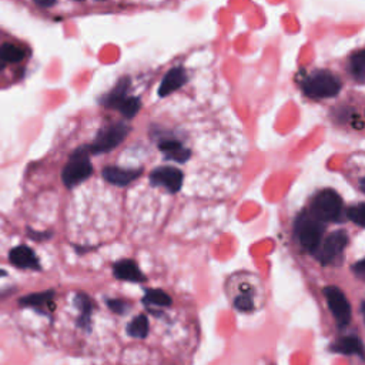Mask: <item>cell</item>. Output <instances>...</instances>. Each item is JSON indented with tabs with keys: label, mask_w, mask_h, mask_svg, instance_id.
<instances>
[{
	"label": "cell",
	"mask_w": 365,
	"mask_h": 365,
	"mask_svg": "<svg viewBox=\"0 0 365 365\" xmlns=\"http://www.w3.org/2000/svg\"><path fill=\"white\" fill-rule=\"evenodd\" d=\"M234 306L237 310L240 311H251L254 308V303H253V298L247 294H241L236 298Z\"/></svg>",
	"instance_id": "cb8c5ba5"
},
{
	"label": "cell",
	"mask_w": 365,
	"mask_h": 365,
	"mask_svg": "<svg viewBox=\"0 0 365 365\" xmlns=\"http://www.w3.org/2000/svg\"><path fill=\"white\" fill-rule=\"evenodd\" d=\"M3 69H5V63L0 60V72H3Z\"/></svg>",
	"instance_id": "f1b7e54d"
},
{
	"label": "cell",
	"mask_w": 365,
	"mask_h": 365,
	"mask_svg": "<svg viewBox=\"0 0 365 365\" xmlns=\"http://www.w3.org/2000/svg\"><path fill=\"white\" fill-rule=\"evenodd\" d=\"M128 89H130V77H121L119 83L112 89V91L102 98V105L110 109H117L127 98Z\"/></svg>",
	"instance_id": "4fadbf2b"
},
{
	"label": "cell",
	"mask_w": 365,
	"mask_h": 365,
	"mask_svg": "<svg viewBox=\"0 0 365 365\" xmlns=\"http://www.w3.org/2000/svg\"><path fill=\"white\" fill-rule=\"evenodd\" d=\"M6 276V271H3V270H0V277H5Z\"/></svg>",
	"instance_id": "f546056e"
},
{
	"label": "cell",
	"mask_w": 365,
	"mask_h": 365,
	"mask_svg": "<svg viewBox=\"0 0 365 365\" xmlns=\"http://www.w3.org/2000/svg\"><path fill=\"white\" fill-rule=\"evenodd\" d=\"M127 334L135 338H146L149 334V320L146 315H139L127 325Z\"/></svg>",
	"instance_id": "d6986e66"
},
{
	"label": "cell",
	"mask_w": 365,
	"mask_h": 365,
	"mask_svg": "<svg viewBox=\"0 0 365 365\" xmlns=\"http://www.w3.org/2000/svg\"><path fill=\"white\" fill-rule=\"evenodd\" d=\"M158 149L165 154V157L179 163H186L191 156V151L184 149L183 144L177 140H163L158 143Z\"/></svg>",
	"instance_id": "9a60e30c"
},
{
	"label": "cell",
	"mask_w": 365,
	"mask_h": 365,
	"mask_svg": "<svg viewBox=\"0 0 365 365\" xmlns=\"http://www.w3.org/2000/svg\"><path fill=\"white\" fill-rule=\"evenodd\" d=\"M77 308L80 310V318H79V327L89 329L90 328V317H91V310H93V303L90 298L80 292L76 295V300H75Z\"/></svg>",
	"instance_id": "2e32d148"
},
{
	"label": "cell",
	"mask_w": 365,
	"mask_h": 365,
	"mask_svg": "<svg viewBox=\"0 0 365 365\" xmlns=\"http://www.w3.org/2000/svg\"><path fill=\"white\" fill-rule=\"evenodd\" d=\"M184 176L179 169L169 167V165H164V167H157L151 172L150 174V183L151 186H161L169 193H177L181 190Z\"/></svg>",
	"instance_id": "ba28073f"
},
{
	"label": "cell",
	"mask_w": 365,
	"mask_h": 365,
	"mask_svg": "<svg viewBox=\"0 0 365 365\" xmlns=\"http://www.w3.org/2000/svg\"><path fill=\"white\" fill-rule=\"evenodd\" d=\"M54 297V291H43V292H35L20 298V306L23 307H43L47 303H50Z\"/></svg>",
	"instance_id": "e0dca14e"
},
{
	"label": "cell",
	"mask_w": 365,
	"mask_h": 365,
	"mask_svg": "<svg viewBox=\"0 0 365 365\" xmlns=\"http://www.w3.org/2000/svg\"><path fill=\"white\" fill-rule=\"evenodd\" d=\"M130 128L124 123H117L113 126H109L106 128H102L98 131L94 142L89 146V153L93 154H100V153H109L113 149H116L128 135Z\"/></svg>",
	"instance_id": "5b68a950"
},
{
	"label": "cell",
	"mask_w": 365,
	"mask_h": 365,
	"mask_svg": "<svg viewBox=\"0 0 365 365\" xmlns=\"http://www.w3.org/2000/svg\"><path fill=\"white\" fill-rule=\"evenodd\" d=\"M343 210V198L334 190H322L313 200L310 216L320 223L337 221Z\"/></svg>",
	"instance_id": "7a4b0ae2"
},
{
	"label": "cell",
	"mask_w": 365,
	"mask_h": 365,
	"mask_svg": "<svg viewBox=\"0 0 365 365\" xmlns=\"http://www.w3.org/2000/svg\"><path fill=\"white\" fill-rule=\"evenodd\" d=\"M26 56V52L15 45H2L0 46V60L3 63H17L22 61Z\"/></svg>",
	"instance_id": "44dd1931"
},
{
	"label": "cell",
	"mask_w": 365,
	"mask_h": 365,
	"mask_svg": "<svg viewBox=\"0 0 365 365\" xmlns=\"http://www.w3.org/2000/svg\"><path fill=\"white\" fill-rule=\"evenodd\" d=\"M143 303L147 306L169 307V306H172V298L163 290H149L143 298Z\"/></svg>",
	"instance_id": "ffe728a7"
},
{
	"label": "cell",
	"mask_w": 365,
	"mask_h": 365,
	"mask_svg": "<svg viewBox=\"0 0 365 365\" xmlns=\"http://www.w3.org/2000/svg\"><path fill=\"white\" fill-rule=\"evenodd\" d=\"M142 109V100L139 97H127L126 100L117 107V110L126 117L133 119Z\"/></svg>",
	"instance_id": "7402d4cb"
},
{
	"label": "cell",
	"mask_w": 365,
	"mask_h": 365,
	"mask_svg": "<svg viewBox=\"0 0 365 365\" xmlns=\"http://www.w3.org/2000/svg\"><path fill=\"white\" fill-rule=\"evenodd\" d=\"M352 271L354 274L358 277V278H364V274H365V261L364 260H359L354 267H352Z\"/></svg>",
	"instance_id": "484cf974"
},
{
	"label": "cell",
	"mask_w": 365,
	"mask_h": 365,
	"mask_svg": "<svg viewBox=\"0 0 365 365\" xmlns=\"http://www.w3.org/2000/svg\"><path fill=\"white\" fill-rule=\"evenodd\" d=\"M364 203H359L358 206H354L351 207L348 211H347V216L351 221H354L358 227H364Z\"/></svg>",
	"instance_id": "603a6c76"
},
{
	"label": "cell",
	"mask_w": 365,
	"mask_h": 365,
	"mask_svg": "<svg viewBox=\"0 0 365 365\" xmlns=\"http://www.w3.org/2000/svg\"><path fill=\"white\" fill-rule=\"evenodd\" d=\"M9 258L15 267L29 269V270H40L39 258L36 257L35 251L27 246H17V247L12 248Z\"/></svg>",
	"instance_id": "9c48e42d"
},
{
	"label": "cell",
	"mask_w": 365,
	"mask_h": 365,
	"mask_svg": "<svg viewBox=\"0 0 365 365\" xmlns=\"http://www.w3.org/2000/svg\"><path fill=\"white\" fill-rule=\"evenodd\" d=\"M297 237L300 244L310 253H315V250L321 244V239L324 234L322 223L313 218L310 214H301L297 218L295 223Z\"/></svg>",
	"instance_id": "277c9868"
},
{
	"label": "cell",
	"mask_w": 365,
	"mask_h": 365,
	"mask_svg": "<svg viewBox=\"0 0 365 365\" xmlns=\"http://www.w3.org/2000/svg\"><path fill=\"white\" fill-rule=\"evenodd\" d=\"M304 93L311 98H327L334 97L341 90L340 79L327 70H318L310 75L301 83Z\"/></svg>",
	"instance_id": "3957f363"
},
{
	"label": "cell",
	"mask_w": 365,
	"mask_h": 365,
	"mask_svg": "<svg viewBox=\"0 0 365 365\" xmlns=\"http://www.w3.org/2000/svg\"><path fill=\"white\" fill-rule=\"evenodd\" d=\"M29 234H30L33 239H35L36 241H39L40 239H47V237H50L49 233H35V231H31V230H29Z\"/></svg>",
	"instance_id": "4316f807"
},
{
	"label": "cell",
	"mask_w": 365,
	"mask_h": 365,
	"mask_svg": "<svg viewBox=\"0 0 365 365\" xmlns=\"http://www.w3.org/2000/svg\"><path fill=\"white\" fill-rule=\"evenodd\" d=\"M102 176L106 181L110 184L119 186V187H126L131 181H135L137 177L142 176V170H127V169H120L114 167V165H109V167H105L102 172Z\"/></svg>",
	"instance_id": "30bf717a"
},
{
	"label": "cell",
	"mask_w": 365,
	"mask_h": 365,
	"mask_svg": "<svg viewBox=\"0 0 365 365\" xmlns=\"http://www.w3.org/2000/svg\"><path fill=\"white\" fill-rule=\"evenodd\" d=\"M187 83V73L183 68H174L167 75L164 76L160 87H158V96L165 97L172 94L173 91L179 90L181 86Z\"/></svg>",
	"instance_id": "7c38bea8"
},
{
	"label": "cell",
	"mask_w": 365,
	"mask_h": 365,
	"mask_svg": "<svg viewBox=\"0 0 365 365\" xmlns=\"http://www.w3.org/2000/svg\"><path fill=\"white\" fill-rule=\"evenodd\" d=\"M350 72L354 76V79L359 83L365 79V53L362 49L352 53L350 57Z\"/></svg>",
	"instance_id": "ac0fdd59"
},
{
	"label": "cell",
	"mask_w": 365,
	"mask_h": 365,
	"mask_svg": "<svg viewBox=\"0 0 365 365\" xmlns=\"http://www.w3.org/2000/svg\"><path fill=\"white\" fill-rule=\"evenodd\" d=\"M324 295L327 298L328 307L333 313L340 327H345L351 321V306L347 300L345 294L336 285H328L324 288Z\"/></svg>",
	"instance_id": "52a82bcc"
},
{
	"label": "cell",
	"mask_w": 365,
	"mask_h": 365,
	"mask_svg": "<svg viewBox=\"0 0 365 365\" xmlns=\"http://www.w3.org/2000/svg\"><path fill=\"white\" fill-rule=\"evenodd\" d=\"M113 273L114 277L123 281H131V283H142L146 280L143 273L140 271L139 265L131 261V260H121L113 265Z\"/></svg>",
	"instance_id": "8fae6325"
},
{
	"label": "cell",
	"mask_w": 365,
	"mask_h": 365,
	"mask_svg": "<svg viewBox=\"0 0 365 365\" xmlns=\"http://www.w3.org/2000/svg\"><path fill=\"white\" fill-rule=\"evenodd\" d=\"M107 306L112 311H114L116 314H124L127 311V304L121 300H107Z\"/></svg>",
	"instance_id": "d4e9b609"
},
{
	"label": "cell",
	"mask_w": 365,
	"mask_h": 365,
	"mask_svg": "<svg viewBox=\"0 0 365 365\" xmlns=\"http://www.w3.org/2000/svg\"><path fill=\"white\" fill-rule=\"evenodd\" d=\"M348 244V234L344 230H337L334 233H331L324 243L315 250V257L317 260L327 265L329 262H333L341 253L345 250Z\"/></svg>",
	"instance_id": "8992f818"
},
{
	"label": "cell",
	"mask_w": 365,
	"mask_h": 365,
	"mask_svg": "<svg viewBox=\"0 0 365 365\" xmlns=\"http://www.w3.org/2000/svg\"><path fill=\"white\" fill-rule=\"evenodd\" d=\"M35 3H36L38 6H40V8H52V6L56 5L54 0H50V2H45V0H36Z\"/></svg>",
	"instance_id": "83f0119b"
},
{
	"label": "cell",
	"mask_w": 365,
	"mask_h": 365,
	"mask_svg": "<svg viewBox=\"0 0 365 365\" xmlns=\"http://www.w3.org/2000/svg\"><path fill=\"white\" fill-rule=\"evenodd\" d=\"M93 174V165L89 160L87 147H79L72 153L68 164L64 165L61 180L68 188H73Z\"/></svg>",
	"instance_id": "6da1fadb"
},
{
	"label": "cell",
	"mask_w": 365,
	"mask_h": 365,
	"mask_svg": "<svg viewBox=\"0 0 365 365\" xmlns=\"http://www.w3.org/2000/svg\"><path fill=\"white\" fill-rule=\"evenodd\" d=\"M329 351L337 352V354H345V355L357 354L361 358L364 357L362 341L355 336H348V337L340 338L337 343H334L333 345H329Z\"/></svg>",
	"instance_id": "5bb4252c"
}]
</instances>
